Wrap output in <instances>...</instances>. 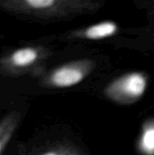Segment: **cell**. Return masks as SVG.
<instances>
[{"label": "cell", "instance_id": "obj_1", "mask_svg": "<svg viewBox=\"0 0 154 155\" xmlns=\"http://www.w3.org/2000/svg\"><path fill=\"white\" fill-rule=\"evenodd\" d=\"M103 2L93 0H0V11L38 20L61 21L100 10Z\"/></svg>", "mask_w": 154, "mask_h": 155}, {"label": "cell", "instance_id": "obj_2", "mask_svg": "<svg viewBox=\"0 0 154 155\" xmlns=\"http://www.w3.org/2000/svg\"><path fill=\"white\" fill-rule=\"evenodd\" d=\"M51 51L42 45H26L7 52L0 57V72L8 76L30 74L40 77Z\"/></svg>", "mask_w": 154, "mask_h": 155}, {"label": "cell", "instance_id": "obj_3", "mask_svg": "<svg viewBox=\"0 0 154 155\" xmlns=\"http://www.w3.org/2000/svg\"><path fill=\"white\" fill-rule=\"evenodd\" d=\"M92 59H79L68 62L39 77L40 84L45 88H69L83 82L95 68Z\"/></svg>", "mask_w": 154, "mask_h": 155}, {"label": "cell", "instance_id": "obj_4", "mask_svg": "<svg viewBox=\"0 0 154 155\" xmlns=\"http://www.w3.org/2000/svg\"><path fill=\"white\" fill-rule=\"evenodd\" d=\"M148 84L146 74L133 72L125 74L109 84L104 89L106 97L119 104H131L142 98Z\"/></svg>", "mask_w": 154, "mask_h": 155}, {"label": "cell", "instance_id": "obj_5", "mask_svg": "<svg viewBox=\"0 0 154 155\" xmlns=\"http://www.w3.org/2000/svg\"><path fill=\"white\" fill-rule=\"evenodd\" d=\"M118 30L119 26L113 21H103L84 28L73 31L68 37L74 39L100 40L114 35Z\"/></svg>", "mask_w": 154, "mask_h": 155}, {"label": "cell", "instance_id": "obj_6", "mask_svg": "<svg viewBox=\"0 0 154 155\" xmlns=\"http://www.w3.org/2000/svg\"><path fill=\"white\" fill-rule=\"evenodd\" d=\"M20 120L21 114L18 111H12L0 120V155L3 154L18 128Z\"/></svg>", "mask_w": 154, "mask_h": 155}, {"label": "cell", "instance_id": "obj_7", "mask_svg": "<svg viewBox=\"0 0 154 155\" xmlns=\"http://www.w3.org/2000/svg\"><path fill=\"white\" fill-rule=\"evenodd\" d=\"M141 152L145 155L154 154V120L144 125L140 142Z\"/></svg>", "mask_w": 154, "mask_h": 155}, {"label": "cell", "instance_id": "obj_8", "mask_svg": "<svg viewBox=\"0 0 154 155\" xmlns=\"http://www.w3.org/2000/svg\"><path fill=\"white\" fill-rule=\"evenodd\" d=\"M38 155H84L83 152L76 146L60 143L44 150Z\"/></svg>", "mask_w": 154, "mask_h": 155}]
</instances>
